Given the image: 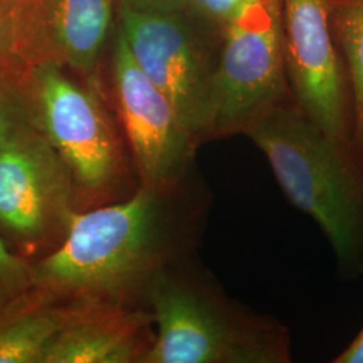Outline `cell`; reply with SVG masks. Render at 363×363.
Here are the masks:
<instances>
[{"label":"cell","mask_w":363,"mask_h":363,"mask_svg":"<svg viewBox=\"0 0 363 363\" xmlns=\"http://www.w3.org/2000/svg\"><path fill=\"white\" fill-rule=\"evenodd\" d=\"M213 196L198 167L169 187L78 211L64 242L33 264L34 288L57 301L142 307L156 273L198 255Z\"/></svg>","instance_id":"obj_1"},{"label":"cell","mask_w":363,"mask_h":363,"mask_svg":"<svg viewBox=\"0 0 363 363\" xmlns=\"http://www.w3.org/2000/svg\"><path fill=\"white\" fill-rule=\"evenodd\" d=\"M155 328L143 363H291L288 325L229 296L198 255L156 273L142 298Z\"/></svg>","instance_id":"obj_2"},{"label":"cell","mask_w":363,"mask_h":363,"mask_svg":"<svg viewBox=\"0 0 363 363\" xmlns=\"http://www.w3.org/2000/svg\"><path fill=\"white\" fill-rule=\"evenodd\" d=\"M286 199L320 226L345 280L363 277V162L304 116L292 97L247 130Z\"/></svg>","instance_id":"obj_3"},{"label":"cell","mask_w":363,"mask_h":363,"mask_svg":"<svg viewBox=\"0 0 363 363\" xmlns=\"http://www.w3.org/2000/svg\"><path fill=\"white\" fill-rule=\"evenodd\" d=\"M39 132L74 184L79 211L123 201L140 183L100 78L86 81L62 66H27Z\"/></svg>","instance_id":"obj_4"},{"label":"cell","mask_w":363,"mask_h":363,"mask_svg":"<svg viewBox=\"0 0 363 363\" xmlns=\"http://www.w3.org/2000/svg\"><path fill=\"white\" fill-rule=\"evenodd\" d=\"M117 25L136 64L169 99L198 148L210 142L223 33L184 9L140 13L117 7Z\"/></svg>","instance_id":"obj_5"},{"label":"cell","mask_w":363,"mask_h":363,"mask_svg":"<svg viewBox=\"0 0 363 363\" xmlns=\"http://www.w3.org/2000/svg\"><path fill=\"white\" fill-rule=\"evenodd\" d=\"M289 97L280 0H252L222 35L210 142L245 135Z\"/></svg>","instance_id":"obj_6"},{"label":"cell","mask_w":363,"mask_h":363,"mask_svg":"<svg viewBox=\"0 0 363 363\" xmlns=\"http://www.w3.org/2000/svg\"><path fill=\"white\" fill-rule=\"evenodd\" d=\"M280 11L294 103L330 140L363 162L350 77L328 26L325 0H280Z\"/></svg>","instance_id":"obj_7"},{"label":"cell","mask_w":363,"mask_h":363,"mask_svg":"<svg viewBox=\"0 0 363 363\" xmlns=\"http://www.w3.org/2000/svg\"><path fill=\"white\" fill-rule=\"evenodd\" d=\"M78 211L69 171L39 130L0 150V234L16 255L52 253Z\"/></svg>","instance_id":"obj_8"},{"label":"cell","mask_w":363,"mask_h":363,"mask_svg":"<svg viewBox=\"0 0 363 363\" xmlns=\"http://www.w3.org/2000/svg\"><path fill=\"white\" fill-rule=\"evenodd\" d=\"M101 86L140 186L169 187L196 167L198 145L183 128L169 99L136 64L117 22L109 45L108 85Z\"/></svg>","instance_id":"obj_9"},{"label":"cell","mask_w":363,"mask_h":363,"mask_svg":"<svg viewBox=\"0 0 363 363\" xmlns=\"http://www.w3.org/2000/svg\"><path fill=\"white\" fill-rule=\"evenodd\" d=\"M16 52L26 66L52 62L100 78L115 33L116 0H13Z\"/></svg>","instance_id":"obj_10"},{"label":"cell","mask_w":363,"mask_h":363,"mask_svg":"<svg viewBox=\"0 0 363 363\" xmlns=\"http://www.w3.org/2000/svg\"><path fill=\"white\" fill-rule=\"evenodd\" d=\"M62 325L43 363H143L155 328L144 307L58 301Z\"/></svg>","instance_id":"obj_11"},{"label":"cell","mask_w":363,"mask_h":363,"mask_svg":"<svg viewBox=\"0 0 363 363\" xmlns=\"http://www.w3.org/2000/svg\"><path fill=\"white\" fill-rule=\"evenodd\" d=\"M61 325V303L33 286L0 311V363H43Z\"/></svg>","instance_id":"obj_12"},{"label":"cell","mask_w":363,"mask_h":363,"mask_svg":"<svg viewBox=\"0 0 363 363\" xmlns=\"http://www.w3.org/2000/svg\"><path fill=\"white\" fill-rule=\"evenodd\" d=\"M333 38L347 67L363 140V0H325Z\"/></svg>","instance_id":"obj_13"},{"label":"cell","mask_w":363,"mask_h":363,"mask_svg":"<svg viewBox=\"0 0 363 363\" xmlns=\"http://www.w3.org/2000/svg\"><path fill=\"white\" fill-rule=\"evenodd\" d=\"M39 130L27 66L0 69V150Z\"/></svg>","instance_id":"obj_14"},{"label":"cell","mask_w":363,"mask_h":363,"mask_svg":"<svg viewBox=\"0 0 363 363\" xmlns=\"http://www.w3.org/2000/svg\"><path fill=\"white\" fill-rule=\"evenodd\" d=\"M33 286V264L13 252L0 234V311Z\"/></svg>","instance_id":"obj_15"},{"label":"cell","mask_w":363,"mask_h":363,"mask_svg":"<svg viewBox=\"0 0 363 363\" xmlns=\"http://www.w3.org/2000/svg\"><path fill=\"white\" fill-rule=\"evenodd\" d=\"M252 0H184V10L199 21L225 31Z\"/></svg>","instance_id":"obj_16"},{"label":"cell","mask_w":363,"mask_h":363,"mask_svg":"<svg viewBox=\"0 0 363 363\" xmlns=\"http://www.w3.org/2000/svg\"><path fill=\"white\" fill-rule=\"evenodd\" d=\"M26 66L16 52L15 4L13 0H0V69Z\"/></svg>","instance_id":"obj_17"},{"label":"cell","mask_w":363,"mask_h":363,"mask_svg":"<svg viewBox=\"0 0 363 363\" xmlns=\"http://www.w3.org/2000/svg\"><path fill=\"white\" fill-rule=\"evenodd\" d=\"M117 7L140 13H171L184 9V0H116Z\"/></svg>","instance_id":"obj_18"},{"label":"cell","mask_w":363,"mask_h":363,"mask_svg":"<svg viewBox=\"0 0 363 363\" xmlns=\"http://www.w3.org/2000/svg\"><path fill=\"white\" fill-rule=\"evenodd\" d=\"M333 363H363V327L350 345L334 358Z\"/></svg>","instance_id":"obj_19"}]
</instances>
